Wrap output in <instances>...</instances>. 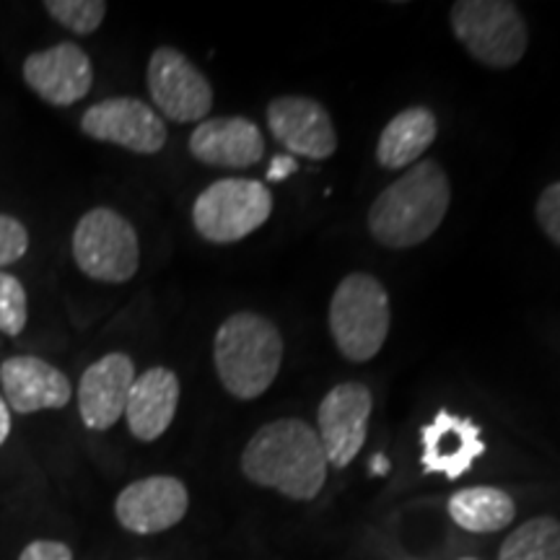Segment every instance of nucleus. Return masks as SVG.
Listing matches in <instances>:
<instances>
[{
	"label": "nucleus",
	"mask_w": 560,
	"mask_h": 560,
	"mask_svg": "<svg viewBox=\"0 0 560 560\" xmlns=\"http://www.w3.org/2000/svg\"><path fill=\"white\" fill-rule=\"evenodd\" d=\"M327 457L317 431L296 418L262 425L242 452V472L255 486L293 501H312L327 480Z\"/></svg>",
	"instance_id": "1"
},
{
	"label": "nucleus",
	"mask_w": 560,
	"mask_h": 560,
	"mask_svg": "<svg viewBox=\"0 0 560 560\" xmlns=\"http://www.w3.org/2000/svg\"><path fill=\"white\" fill-rule=\"evenodd\" d=\"M450 177L433 159H423L371 202L369 231L382 247L410 249L436 234L450 210Z\"/></svg>",
	"instance_id": "2"
},
{
	"label": "nucleus",
	"mask_w": 560,
	"mask_h": 560,
	"mask_svg": "<svg viewBox=\"0 0 560 560\" xmlns=\"http://www.w3.org/2000/svg\"><path fill=\"white\" fill-rule=\"evenodd\" d=\"M213 361L229 395L236 400H255L276 382L283 363V338L260 314H231L215 332Z\"/></svg>",
	"instance_id": "3"
},
{
	"label": "nucleus",
	"mask_w": 560,
	"mask_h": 560,
	"mask_svg": "<svg viewBox=\"0 0 560 560\" xmlns=\"http://www.w3.org/2000/svg\"><path fill=\"white\" fill-rule=\"evenodd\" d=\"M392 310L387 289L369 272L342 278L330 301V332L348 361L366 363L389 335Z\"/></svg>",
	"instance_id": "4"
},
{
	"label": "nucleus",
	"mask_w": 560,
	"mask_h": 560,
	"mask_svg": "<svg viewBox=\"0 0 560 560\" xmlns=\"http://www.w3.org/2000/svg\"><path fill=\"white\" fill-rule=\"evenodd\" d=\"M452 32L488 68H514L527 52V24L509 0H459L452 5Z\"/></svg>",
	"instance_id": "5"
},
{
	"label": "nucleus",
	"mask_w": 560,
	"mask_h": 560,
	"mask_svg": "<svg viewBox=\"0 0 560 560\" xmlns=\"http://www.w3.org/2000/svg\"><path fill=\"white\" fill-rule=\"evenodd\" d=\"M272 213V195L257 179H219L192 206L195 231L206 242L234 244L247 240Z\"/></svg>",
	"instance_id": "6"
},
{
	"label": "nucleus",
	"mask_w": 560,
	"mask_h": 560,
	"mask_svg": "<svg viewBox=\"0 0 560 560\" xmlns=\"http://www.w3.org/2000/svg\"><path fill=\"white\" fill-rule=\"evenodd\" d=\"M73 260L83 276L125 283L140 268V244L132 223L112 208L83 213L73 231Z\"/></svg>",
	"instance_id": "7"
},
{
	"label": "nucleus",
	"mask_w": 560,
	"mask_h": 560,
	"mask_svg": "<svg viewBox=\"0 0 560 560\" xmlns=\"http://www.w3.org/2000/svg\"><path fill=\"white\" fill-rule=\"evenodd\" d=\"M374 395L366 384H338L325 395L317 410V436L325 450L327 465L348 467L366 444Z\"/></svg>",
	"instance_id": "8"
},
{
	"label": "nucleus",
	"mask_w": 560,
	"mask_h": 560,
	"mask_svg": "<svg viewBox=\"0 0 560 560\" xmlns=\"http://www.w3.org/2000/svg\"><path fill=\"white\" fill-rule=\"evenodd\" d=\"M149 91L161 115L172 122L206 120L213 107V89L206 75L174 47H159L149 60Z\"/></svg>",
	"instance_id": "9"
},
{
	"label": "nucleus",
	"mask_w": 560,
	"mask_h": 560,
	"mask_svg": "<svg viewBox=\"0 0 560 560\" xmlns=\"http://www.w3.org/2000/svg\"><path fill=\"white\" fill-rule=\"evenodd\" d=\"M83 136L115 143L140 156H153L166 145V125L149 104L132 96H115V100L96 102L81 117Z\"/></svg>",
	"instance_id": "10"
},
{
	"label": "nucleus",
	"mask_w": 560,
	"mask_h": 560,
	"mask_svg": "<svg viewBox=\"0 0 560 560\" xmlns=\"http://www.w3.org/2000/svg\"><path fill=\"white\" fill-rule=\"evenodd\" d=\"M190 509V493L185 482L172 475H151V478L130 482L115 501V516L128 532L136 535H156L172 529L185 520Z\"/></svg>",
	"instance_id": "11"
},
{
	"label": "nucleus",
	"mask_w": 560,
	"mask_h": 560,
	"mask_svg": "<svg viewBox=\"0 0 560 560\" xmlns=\"http://www.w3.org/2000/svg\"><path fill=\"white\" fill-rule=\"evenodd\" d=\"M268 128L283 149L314 161L338 151L330 112L310 96H278L268 104Z\"/></svg>",
	"instance_id": "12"
},
{
	"label": "nucleus",
	"mask_w": 560,
	"mask_h": 560,
	"mask_svg": "<svg viewBox=\"0 0 560 560\" xmlns=\"http://www.w3.org/2000/svg\"><path fill=\"white\" fill-rule=\"evenodd\" d=\"M24 81L39 100L52 107H70L81 102L94 83V66L89 55L73 42L32 52L24 60Z\"/></svg>",
	"instance_id": "13"
},
{
	"label": "nucleus",
	"mask_w": 560,
	"mask_h": 560,
	"mask_svg": "<svg viewBox=\"0 0 560 560\" xmlns=\"http://www.w3.org/2000/svg\"><path fill=\"white\" fill-rule=\"evenodd\" d=\"M136 363L125 353H109L83 371L79 382V416L91 431H109L125 416Z\"/></svg>",
	"instance_id": "14"
},
{
	"label": "nucleus",
	"mask_w": 560,
	"mask_h": 560,
	"mask_svg": "<svg viewBox=\"0 0 560 560\" xmlns=\"http://www.w3.org/2000/svg\"><path fill=\"white\" fill-rule=\"evenodd\" d=\"M0 387L5 405L21 416L60 410L73 397V384L68 376L37 355H13L0 363Z\"/></svg>",
	"instance_id": "15"
},
{
	"label": "nucleus",
	"mask_w": 560,
	"mask_h": 560,
	"mask_svg": "<svg viewBox=\"0 0 560 560\" xmlns=\"http://www.w3.org/2000/svg\"><path fill=\"white\" fill-rule=\"evenodd\" d=\"M190 153L215 170H249L265 156V138L247 117H213L192 130Z\"/></svg>",
	"instance_id": "16"
},
{
	"label": "nucleus",
	"mask_w": 560,
	"mask_h": 560,
	"mask_svg": "<svg viewBox=\"0 0 560 560\" xmlns=\"http://www.w3.org/2000/svg\"><path fill=\"white\" fill-rule=\"evenodd\" d=\"M423 441V472H444L450 480H457L482 457L486 444L480 429L470 418L452 416L450 410H439L436 418L420 431Z\"/></svg>",
	"instance_id": "17"
},
{
	"label": "nucleus",
	"mask_w": 560,
	"mask_h": 560,
	"mask_svg": "<svg viewBox=\"0 0 560 560\" xmlns=\"http://www.w3.org/2000/svg\"><path fill=\"white\" fill-rule=\"evenodd\" d=\"M179 380L172 369L153 366L145 374L136 376L128 408V429L138 441H156L166 433L177 416Z\"/></svg>",
	"instance_id": "18"
},
{
	"label": "nucleus",
	"mask_w": 560,
	"mask_h": 560,
	"mask_svg": "<svg viewBox=\"0 0 560 560\" xmlns=\"http://www.w3.org/2000/svg\"><path fill=\"white\" fill-rule=\"evenodd\" d=\"M436 115L429 107L402 109L382 130L380 143H376V159L384 170H402V166L416 164L436 140Z\"/></svg>",
	"instance_id": "19"
},
{
	"label": "nucleus",
	"mask_w": 560,
	"mask_h": 560,
	"mask_svg": "<svg viewBox=\"0 0 560 560\" xmlns=\"http://www.w3.org/2000/svg\"><path fill=\"white\" fill-rule=\"evenodd\" d=\"M450 516L467 532H499L514 522L516 503L501 488H465L450 499Z\"/></svg>",
	"instance_id": "20"
},
{
	"label": "nucleus",
	"mask_w": 560,
	"mask_h": 560,
	"mask_svg": "<svg viewBox=\"0 0 560 560\" xmlns=\"http://www.w3.org/2000/svg\"><path fill=\"white\" fill-rule=\"evenodd\" d=\"M499 560H560V522L535 516L503 540Z\"/></svg>",
	"instance_id": "21"
},
{
	"label": "nucleus",
	"mask_w": 560,
	"mask_h": 560,
	"mask_svg": "<svg viewBox=\"0 0 560 560\" xmlns=\"http://www.w3.org/2000/svg\"><path fill=\"white\" fill-rule=\"evenodd\" d=\"M45 9L50 16L73 34H94L107 16V3L102 0H47Z\"/></svg>",
	"instance_id": "22"
},
{
	"label": "nucleus",
	"mask_w": 560,
	"mask_h": 560,
	"mask_svg": "<svg viewBox=\"0 0 560 560\" xmlns=\"http://www.w3.org/2000/svg\"><path fill=\"white\" fill-rule=\"evenodd\" d=\"M26 327V291L16 276L0 272V332L19 338Z\"/></svg>",
	"instance_id": "23"
},
{
	"label": "nucleus",
	"mask_w": 560,
	"mask_h": 560,
	"mask_svg": "<svg viewBox=\"0 0 560 560\" xmlns=\"http://www.w3.org/2000/svg\"><path fill=\"white\" fill-rule=\"evenodd\" d=\"M30 249V231L13 215L0 213V268L19 262Z\"/></svg>",
	"instance_id": "24"
},
{
	"label": "nucleus",
	"mask_w": 560,
	"mask_h": 560,
	"mask_svg": "<svg viewBox=\"0 0 560 560\" xmlns=\"http://www.w3.org/2000/svg\"><path fill=\"white\" fill-rule=\"evenodd\" d=\"M537 223L545 231V236L560 247V182H552L550 187H545L540 198H537L535 208Z\"/></svg>",
	"instance_id": "25"
},
{
	"label": "nucleus",
	"mask_w": 560,
	"mask_h": 560,
	"mask_svg": "<svg viewBox=\"0 0 560 560\" xmlns=\"http://www.w3.org/2000/svg\"><path fill=\"white\" fill-rule=\"evenodd\" d=\"M19 560H73V552H70L68 545H62V542L37 540L21 550Z\"/></svg>",
	"instance_id": "26"
},
{
	"label": "nucleus",
	"mask_w": 560,
	"mask_h": 560,
	"mask_svg": "<svg viewBox=\"0 0 560 560\" xmlns=\"http://www.w3.org/2000/svg\"><path fill=\"white\" fill-rule=\"evenodd\" d=\"M296 170H299L296 161H293L291 156H276V159H272L270 170H268V179H272V182H280V179L291 177V174L296 172Z\"/></svg>",
	"instance_id": "27"
},
{
	"label": "nucleus",
	"mask_w": 560,
	"mask_h": 560,
	"mask_svg": "<svg viewBox=\"0 0 560 560\" xmlns=\"http://www.w3.org/2000/svg\"><path fill=\"white\" fill-rule=\"evenodd\" d=\"M11 433V408L5 405L3 397H0V446H3V441L9 439Z\"/></svg>",
	"instance_id": "28"
},
{
	"label": "nucleus",
	"mask_w": 560,
	"mask_h": 560,
	"mask_svg": "<svg viewBox=\"0 0 560 560\" xmlns=\"http://www.w3.org/2000/svg\"><path fill=\"white\" fill-rule=\"evenodd\" d=\"M371 472H374V475H387V472H389V462H387V457H382V454H376V457L371 459Z\"/></svg>",
	"instance_id": "29"
},
{
	"label": "nucleus",
	"mask_w": 560,
	"mask_h": 560,
	"mask_svg": "<svg viewBox=\"0 0 560 560\" xmlns=\"http://www.w3.org/2000/svg\"><path fill=\"white\" fill-rule=\"evenodd\" d=\"M462 560H475V558H462Z\"/></svg>",
	"instance_id": "30"
}]
</instances>
